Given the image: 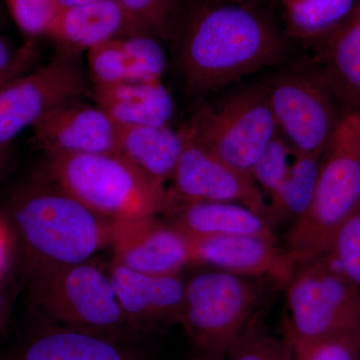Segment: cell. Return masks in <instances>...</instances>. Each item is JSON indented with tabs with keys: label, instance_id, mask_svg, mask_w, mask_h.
I'll return each mask as SVG.
<instances>
[{
	"label": "cell",
	"instance_id": "1",
	"mask_svg": "<svg viewBox=\"0 0 360 360\" xmlns=\"http://www.w3.org/2000/svg\"><path fill=\"white\" fill-rule=\"evenodd\" d=\"M176 37L184 82L198 94L224 89L288 56L276 25L246 2L206 1L181 20Z\"/></svg>",
	"mask_w": 360,
	"mask_h": 360
},
{
	"label": "cell",
	"instance_id": "2",
	"mask_svg": "<svg viewBox=\"0 0 360 360\" xmlns=\"http://www.w3.org/2000/svg\"><path fill=\"white\" fill-rule=\"evenodd\" d=\"M8 212L25 277L84 264L110 245L112 221L41 180L14 191Z\"/></svg>",
	"mask_w": 360,
	"mask_h": 360
},
{
	"label": "cell",
	"instance_id": "3",
	"mask_svg": "<svg viewBox=\"0 0 360 360\" xmlns=\"http://www.w3.org/2000/svg\"><path fill=\"white\" fill-rule=\"evenodd\" d=\"M40 180L110 221L156 217L167 198L165 186L122 153L46 155Z\"/></svg>",
	"mask_w": 360,
	"mask_h": 360
},
{
	"label": "cell",
	"instance_id": "4",
	"mask_svg": "<svg viewBox=\"0 0 360 360\" xmlns=\"http://www.w3.org/2000/svg\"><path fill=\"white\" fill-rule=\"evenodd\" d=\"M360 205V113L343 118L322 155L314 200L290 225L286 252L296 266L321 257L333 234Z\"/></svg>",
	"mask_w": 360,
	"mask_h": 360
},
{
	"label": "cell",
	"instance_id": "5",
	"mask_svg": "<svg viewBox=\"0 0 360 360\" xmlns=\"http://www.w3.org/2000/svg\"><path fill=\"white\" fill-rule=\"evenodd\" d=\"M285 286L292 348L360 331V288L328 257L298 264Z\"/></svg>",
	"mask_w": 360,
	"mask_h": 360
},
{
	"label": "cell",
	"instance_id": "6",
	"mask_svg": "<svg viewBox=\"0 0 360 360\" xmlns=\"http://www.w3.org/2000/svg\"><path fill=\"white\" fill-rule=\"evenodd\" d=\"M281 136L295 155H323L348 115L319 63H302L264 84Z\"/></svg>",
	"mask_w": 360,
	"mask_h": 360
},
{
	"label": "cell",
	"instance_id": "7",
	"mask_svg": "<svg viewBox=\"0 0 360 360\" xmlns=\"http://www.w3.org/2000/svg\"><path fill=\"white\" fill-rule=\"evenodd\" d=\"M26 283L34 307L59 326L104 335L127 328L110 276L89 262L44 270Z\"/></svg>",
	"mask_w": 360,
	"mask_h": 360
},
{
	"label": "cell",
	"instance_id": "8",
	"mask_svg": "<svg viewBox=\"0 0 360 360\" xmlns=\"http://www.w3.org/2000/svg\"><path fill=\"white\" fill-rule=\"evenodd\" d=\"M181 132L250 175L258 156L279 134L264 85L238 90L217 104L201 106Z\"/></svg>",
	"mask_w": 360,
	"mask_h": 360
},
{
	"label": "cell",
	"instance_id": "9",
	"mask_svg": "<svg viewBox=\"0 0 360 360\" xmlns=\"http://www.w3.org/2000/svg\"><path fill=\"white\" fill-rule=\"evenodd\" d=\"M248 278L215 269L186 283L179 324L196 350L226 354L257 317L259 293Z\"/></svg>",
	"mask_w": 360,
	"mask_h": 360
},
{
	"label": "cell",
	"instance_id": "10",
	"mask_svg": "<svg viewBox=\"0 0 360 360\" xmlns=\"http://www.w3.org/2000/svg\"><path fill=\"white\" fill-rule=\"evenodd\" d=\"M86 84L72 52L16 78L0 89V148L58 104L77 99Z\"/></svg>",
	"mask_w": 360,
	"mask_h": 360
},
{
	"label": "cell",
	"instance_id": "11",
	"mask_svg": "<svg viewBox=\"0 0 360 360\" xmlns=\"http://www.w3.org/2000/svg\"><path fill=\"white\" fill-rule=\"evenodd\" d=\"M184 136L186 144L168 189L170 193L186 200L238 203L265 217L266 200L250 174Z\"/></svg>",
	"mask_w": 360,
	"mask_h": 360
},
{
	"label": "cell",
	"instance_id": "12",
	"mask_svg": "<svg viewBox=\"0 0 360 360\" xmlns=\"http://www.w3.org/2000/svg\"><path fill=\"white\" fill-rule=\"evenodd\" d=\"M156 217L111 222L113 262L141 274L179 276L191 264L188 239Z\"/></svg>",
	"mask_w": 360,
	"mask_h": 360
},
{
	"label": "cell",
	"instance_id": "13",
	"mask_svg": "<svg viewBox=\"0 0 360 360\" xmlns=\"http://www.w3.org/2000/svg\"><path fill=\"white\" fill-rule=\"evenodd\" d=\"M32 129L45 155L120 153V124L98 105L77 99L54 106Z\"/></svg>",
	"mask_w": 360,
	"mask_h": 360
},
{
	"label": "cell",
	"instance_id": "14",
	"mask_svg": "<svg viewBox=\"0 0 360 360\" xmlns=\"http://www.w3.org/2000/svg\"><path fill=\"white\" fill-rule=\"evenodd\" d=\"M110 277L127 328L148 330L180 323L186 283L179 276H151L112 262Z\"/></svg>",
	"mask_w": 360,
	"mask_h": 360
},
{
	"label": "cell",
	"instance_id": "15",
	"mask_svg": "<svg viewBox=\"0 0 360 360\" xmlns=\"http://www.w3.org/2000/svg\"><path fill=\"white\" fill-rule=\"evenodd\" d=\"M187 239L191 264L210 265L239 276H269L284 285L296 269L290 255L269 239L250 236Z\"/></svg>",
	"mask_w": 360,
	"mask_h": 360
},
{
	"label": "cell",
	"instance_id": "16",
	"mask_svg": "<svg viewBox=\"0 0 360 360\" xmlns=\"http://www.w3.org/2000/svg\"><path fill=\"white\" fill-rule=\"evenodd\" d=\"M113 336L44 324L30 329L4 360H144Z\"/></svg>",
	"mask_w": 360,
	"mask_h": 360
},
{
	"label": "cell",
	"instance_id": "17",
	"mask_svg": "<svg viewBox=\"0 0 360 360\" xmlns=\"http://www.w3.org/2000/svg\"><path fill=\"white\" fill-rule=\"evenodd\" d=\"M162 213L187 238L250 236L276 241L265 217L238 203L186 200L167 191Z\"/></svg>",
	"mask_w": 360,
	"mask_h": 360
},
{
	"label": "cell",
	"instance_id": "18",
	"mask_svg": "<svg viewBox=\"0 0 360 360\" xmlns=\"http://www.w3.org/2000/svg\"><path fill=\"white\" fill-rule=\"evenodd\" d=\"M94 85L161 80L167 58L160 39L149 37L115 39L89 51Z\"/></svg>",
	"mask_w": 360,
	"mask_h": 360
},
{
	"label": "cell",
	"instance_id": "19",
	"mask_svg": "<svg viewBox=\"0 0 360 360\" xmlns=\"http://www.w3.org/2000/svg\"><path fill=\"white\" fill-rule=\"evenodd\" d=\"M94 97L120 125H167L175 110L161 80L94 85Z\"/></svg>",
	"mask_w": 360,
	"mask_h": 360
},
{
	"label": "cell",
	"instance_id": "20",
	"mask_svg": "<svg viewBox=\"0 0 360 360\" xmlns=\"http://www.w3.org/2000/svg\"><path fill=\"white\" fill-rule=\"evenodd\" d=\"M45 35L65 47V51H89L108 40L123 39L124 18L116 0H97L60 8Z\"/></svg>",
	"mask_w": 360,
	"mask_h": 360
},
{
	"label": "cell",
	"instance_id": "21",
	"mask_svg": "<svg viewBox=\"0 0 360 360\" xmlns=\"http://www.w3.org/2000/svg\"><path fill=\"white\" fill-rule=\"evenodd\" d=\"M120 153L165 186L172 180L186 139L169 125H120Z\"/></svg>",
	"mask_w": 360,
	"mask_h": 360
},
{
	"label": "cell",
	"instance_id": "22",
	"mask_svg": "<svg viewBox=\"0 0 360 360\" xmlns=\"http://www.w3.org/2000/svg\"><path fill=\"white\" fill-rule=\"evenodd\" d=\"M319 63L331 89L348 113H360V16L316 44Z\"/></svg>",
	"mask_w": 360,
	"mask_h": 360
},
{
	"label": "cell",
	"instance_id": "23",
	"mask_svg": "<svg viewBox=\"0 0 360 360\" xmlns=\"http://www.w3.org/2000/svg\"><path fill=\"white\" fill-rule=\"evenodd\" d=\"M321 156L295 155L290 172L281 187L269 198L265 219L272 227L302 219L314 200Z\"/></svg>",
	"mask_w": 360,
	"mask_h": 360
},
{
	"label": "cell",
	"instance_id": "24",
	"mask_svg": "<svg viewBox=\"0 0 360 360\" xmlns=\"http://www.w3.org/2000/svg\"><path fill=\"white\" fill-rule=\"evenodd\" d=\"M359 0H307L284 6V20L291 37L317 44L354 15Z\"/></svg>",
	"mask_w": 360,
	"mask_h": 360
},
{
	"label": "cell",
	"instance_id": "25",
	"mask_svg": "<svg viewBox=\"0 0 360 360\" xmlns=\"http://www.w3.org/2000/svg\"><path fill=\"white\" fill-rule=\"evenodd\" d=\"M124 18V37L174 39L181 25L180 0H116Z\"/></svg>",
	"mask_w": 360,
	"mask_h": 360
},
{
	"label": "cell",
	"instance_id": "26",
	"mask_svg": "<svg viewBox=\"0 0 360 360\" xmlns=\"http://www.w3.org/2000/svg\"><path fill=\"white\" fill-rule=\"evenodd\" d=\"M323 255L360 288V205L338 227Z\"/></svg>",
	"mask_w": 360,
	"mask_h": 360
},
{
	"label": "cell",
	"instance_id": "27",
	"mask_svg": "<svg viewBox=\"0 0 360 360\" xmlns=\"http://www.w3.org/2000/svg\"><path fill=\"white\" fill-rule=\"evenodd\" d=\"M224 356L225 360H295L290 341L269 335L257 317Z\"/></svg>",
	"mask_w": 360,
	"mask_h": 360
},
{
	"label": "cell",
	"instance_id": "28",
	"mask_svg": "<svg viewBox=\"0 0 360 360\" xmlns=\"http://www.w3.org/2000/svg\"><path fill=\"white\" fill-rule=\"evenodd\" d=\"M292 153L281 134L276 135L258 156L250 176L262 193L271 196L283 184L290 172V155Z\"/></svg>",
	"mask_w": 360,
	"mask_h": 360
},
{
	"label": "cell",
	"instance_id": "29",
	"mask_svg": "<svg viewBox=\"0 0 360 360\" xmlns=\"http://www.w3.org/2000/svg\"><path fill=\"white\" fill-rule=\"evenodd\" d=\"M16 25L30 37L46 34L60 6L58 0H7Z\"/></svg>",
	"mask_w": 360,
	"mask_h": 360
},
{
	"label": "cell",
	"instance_id": "30",
	"mask_svg": "<svg viewBox=\"0 0 360 360\" xmlns=\"http://www.w3.org/2000/svg\"><path fill=\"white\" fill-rule=\"evenodd\" d=\"M295 360H360V331L293 348Z\"/></svg>",
	"mask_w": 360,
	"mask_h": 360
},
{
	"label": "cell",
	"instance_id": "31",
	"mask_svg": "<svg viewBox=\"0 0 360 360\" xmlns=\"http://www.w3.org/2000/svg\"><path fill=\"white\" fill-rule=\"evenodd\" d=\"M37 58V47L30 40L15 49L0 35V89L16 78L26 75Z\"/></svg>",
	"mask_w": 360,
	"mask_h": 360
},
{
	"label": "cell",
	"instance_id": "32",
	"mask_svg": "<svg viewBox=\"0 0 360 360\" xmlns=\"http://www.w3.org/2000/svg\"><path fill=\"white\" fill-rule=\"evenodd\" d=\"M13 257V239L11 229L0 219V279L6 278Z\"/></svg>",
	"mask_w": 360,
	"mask_h": 360
},
{
	"label": "cell",
	"instance_id": "33",
	"mask_svg": "<svg viewBox=\"0 0 360 360\" xmlns=\"http://www.w3.org/2000/svg\"><path fill=\"white\" fill-rule=\"evenodd\" d=\"M4 281L6 278L0 279V333L6 328L11 305V297L4 288Z\"/></svg>",
	"mask_w": 360,
	"mask_h": 360
},
{
	"label": "cell",
	"instance_id": "34",
	"mask_svg": "<svg viewBox=\"0 0 360 360\" xmlns=\"http://www.w3.org/2000/svg\"><path fill=\"white\" fill-rule=\"evenodd\" d=\"M189 360H225V356L224 354H212V352L198 350V352Z\"/></svg>",
	"mask_w": 360,
	"mask_h": 360
},
{
	"label": "cell",
	"instance_id": "35",
	"mask_svg": "<svg viewBox=\"0 0 360 360\" xmlns=\"http://www.w3.org/2000/svg\"><path fill=\"white\" fill-rule=\"evenodd\" d=\"M60 8L66 7H72L82 6V4H90V2L97 1V0H58Z\"/></svg>",
	"mask_w": 360,
	"mask_h": 360
},
{
	"label": "cell",
	"instance_id": "36",
	"mask_svg": "<svg viewBox=\"0 0 360 360\" xmlns=\"http://www.w3.org/2000/svg\"><path fill=\"white\" fill-rule=\"evenodd\" d=\"M9 144L8 146H1L0 148V172L6 167L7 160H8Z\"/></svg>",
	"mask_w": 360,
	"mask_h": 360
},
{
	"label": "cell",
	"instance_id": "37",
	"mask_svg": "<svg viewBox=\"0 0 360 360\" xmlns=\"http://www.w3.org/2000/svg\"><path fill=\"white\" fill-rule=\"evenodd\" d=\"M208 2H246V0H206Z\"/></svg>",
	"mask_w": 360,
	"mask_h": 360
},
{
	"label": "cell",
	"instance_id": "38",
	"mask_svg": "<svg viewBox=\"0 0 360 360\" xmlns=\"http://www.w3.org/2000/svg\"><path fill=\"white\" fill-rule=\"evenodd\" d=\"M283 4H290V2L307 1V0H281Z\"/></svg>",
	"mask_w": 360,
	"mask_h": 360
},
{
	"label": "cell",
	"instance_id": "39",
	"mask_svg": "<svg viewBox=\"0 0 360 360\" xmlns=\"http://www.w3.org/2000/svg\"><path fill=\"white\" fill-rule=\"evenodd\" d=\"M354 14H355V15L360 16V0H359V4H357L356 9H355Z\"/></svg>",
	"mask_w": 360,
	"mask_h": 360
}]
</instances>
